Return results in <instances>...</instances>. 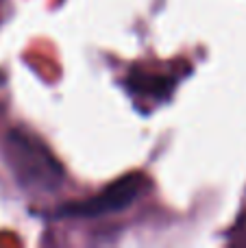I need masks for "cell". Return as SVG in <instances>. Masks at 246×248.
Listing matches in <instances>:
<instances>
[{"instance_id": "obj_1", "label": "cell", "mask_w": 246, "mask_h": 248, "mask_svg": "<svg viewBox=\"0 0 246 248\" xmlns=\"http://www.w3.org/2000/svg\"><path fill=\"white\" fill-rule=\"evenodd\" d=\"M139 187H142V176H126V179L113 183L111 187H107V192L96 196L94 201L83 202V205H72L68 207V211L74 216H100L107 211L124 209L138 198Z\"/></svg>"}]
</instances>
